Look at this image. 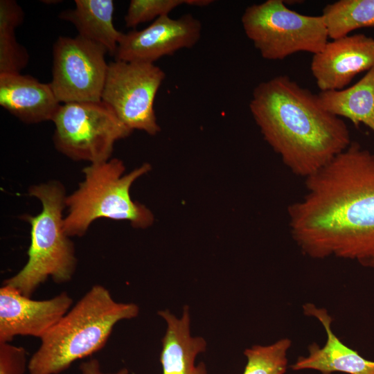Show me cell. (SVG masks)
Here are the masks:
<instances>
[{
    "label": "cell",
    "mask_w": 374,
    "mask_h": 374,
    "mask_svg": "<svg viewBox=\"0 0 374 374\" xmlns=\"http://www.w3.org/2000/svg\"><path fill=\"white\" fill-rule=\"evenodd\" d=\"M287 208L291 235L306 256L356 260L374 268V154L352 141L305 178Z\"/></svg>",
    "instance_id": "6da1fadb"
},
{
    "label": "cell",
    "mask_w": 374,
    "mask_h": 374,
    "mask_svg": "<svg viewBox=\"0 0 374 374\" xmlns=\"http://www.w3.org/2000/svg\"><path fill=\"white\" fill-rule=\"evenodd\" d=\"M249 109L264 139L285 166L305 179L352 142L346 123L325 109L317 95L286 75L259 83Z\"/></svg>",
    "instance_id": "7a4b0ae2"
},
{
    "label": "cell",
    "mask_w": 374,
    "mask_h": 374,
    "mask_svg": "<svg viewBox=\"0 0 374 374\" xmlns=\"http://www.w3.org/2000/svg\"><path fill=\"white\" fill-rule=\"evenodd\" d=\"M139 313L136 304L116 302L104 286L93 285L40 339L28 362L29 374L60 373L101 350L118 322Z\"/></svg>",
    "instance_id": "3957f363"
},
{
    "label": "cell",
    "mask_w": 374,
    "mask_h": 374,
    "mask_svg": "<svg viewBox=\"0 0 374 374\" xmlns=\"http://www.w3.org/2000/svg\"><path fill=\"white\" fill-rule=\"evenodd\" d=\"M28 195L42 204L37 215L24 214L21 218L30 226L28 260L15 275L3 281L30 298L35 291L51 278L56 283L69 282L75 271V247L64 229L66 190L58 181L30 186Z\"/></svg>",
    "instance_id": "277c9868"
},
{
    "label": "cell",
    "mask_w": 374,
    "mask_h": 374,
    "mask_svg": "<svg viewBox=\"0 0 374 374\" xmlns=\"http://www.w3.org/2000/svg\"><path fill=\"white\" fill-rule=\"evenodd\" d=\"M150 170L149 163H143L124 174L125 165L117 158L84 168L83 180L66 197L64 229L66 235L82 237L95 220L102 217L126 220L134 228L151 226L154 222L152 213L130 196L133 183Z\"/></svg>",
    "instance_id": "5b68a950"
},
{
    "label": "cell",
    "mask_w": 374,
    "mask_h": 374,
    "mask_svg": "<svg viewBox=\"0 0 374 374\" xmlns=\"http://www.w3.org/2000/svg\"><path fill=\"white\" fill-rule=\"evenodd\" d=\"M241 22L247 37L268 60H281L299 52L314 55L328 42L321 15L299 13L282 0H267L248 6Z\"/></svg>",
    "instance_id": "8992f818"
},
{
    "label": "cell",
    "mask_w": 374,
    "mask_h": 374,
    "mask_svg": "<svg viewBox=\"0 0 374 374\" xmlns=\"http://www.w3.org/2000/svg\"><path fill=\"white\" fill-rule=\"evenodd\" d=\"M55 149L73 161H108L115 143L133 132L104 102L62 104L52 121Z\"/></svg>",
    "instance_id": "52a82bcc"
},
{
    "label": "cell",
    "mask_w": 374,
    "mask_h": 374,
    "mask_svg": "<svg viewBox=\"0 0 374 374\" xmlns=\"http://www.w3.org/2000/svg\"><path fill=\"white\" fill-rule=\"evenodd\" d=\"M165 78V72L154 63L111 62L101 100L132 131L154 136L161 130L154 99Z\"/></svg>",
    "instance_id": "ba28073f"
},
{
    "label": "cell",
    "mask_w": 374,
    "mask_h": 374,
    "mask_svg": "<svg viewBox=\"0 0 374 374\" xmlns=\"http://www.w3.org/2000/svg\"><path fill=\"white\" fill-rule=\"evenodd\" d=\"M107 51L78 35L60 36L53 46L50 84L61 103L101 101Z\"/></svg>",
    "instance_id": "9c48e42d"
},
{
    "label": "cell",
    "mask_w": 374,
    "mask_h": 374,
    "mask_svg": "<svg viewBox=\"0 0 374 374\" xmlns=\"http://www.w3.org/2000/svg\"><path fill=\"white\" fill-rule=\"evenodd\" d=\"M202 29L201 21L190 13L178 18L160 17L143 29L123 33L115 60L154 63L179 50L193 48Z\"/></svg>",
    "instance_id": "30bf717a"
},
{
    "label": "cell",
    "mask_w": 374,
    "mask_h": 374,
    "mask_svg": "<svg viewBox=\"0 0 374 374\" xmlns=\"http://www.w3.org/2000/svg\"><path fill=\"white\" fill-rule=\"evenodd\" d=\"M72 303V298L65 292L37 301L3 285L0 288V344L10 343L19 335L41 339L70 310Z\"/></svg>",
    "instance_id": "8fae6325"
},
{
    "label": "cell",
    "mask_w": 374,
    "mask_h": 374,
    "mask_svg": "<svg viewBox=\"0 0 374 374\" xmlns=\"http://www.w3.org/2000/svg\"><path fill=\"white\" fill-rule=\"evenodd\" d=\"M374 66V39L364 34L328 42L313 55L310 69L321 91L344 89L359 73Z\"/></svg>",
    "instance_id": "7c38bea8"
},
{
    "label": "cell",
    "mask_w": 374,
    "mask_h": 374,
    "mask_svg": "<svg viewBox=\"0 0 374 374\" xmlns=\"http://www.w3.org/2000/svg\"><path fill=\"white\" fill-rule=\"evenodd\" d=\"M305 315L316 317L323 325L327 340L322 347L312 343L308 347V355L299 357L290 366L293 371L315 370L321 374L335 372L348 374H374V362L362 357L356 350L346 346L331 328L332 317L324 308H319L312 303L303 305Z\"/></svg>",
    "instance_id": "4fadbf2b"
},
{
    "label": "cell",
    "mask_w": 374,
    "mask_h": 374,
    "mask_svg": "<svg viewBox=\"0 0 374 374\" xmlns=\"http://www.w3.org/2000/svg\"><path fill=\"white\" fill-rule=\"evenodd\" d=\"M61 105L50 83L20 73H0V105L23 123L52 121Z\"/></svg>",
    "instance_id": "5bb4252c"
},
{
    "label": "cell",
    "mask_w": 374,
    "mask_h": 374,
    "mask_svg": "<svg viewBox=\"0 0 374 374\" xmlns=\"http://www.w3.org/2000/svg\"><path fill=\"white\" fill-rule=\"evenodd\" d=\"M158 314L167 325L160 354L162 374H208L204 362L195 363L197 356L206 350V342L190 335L188 307L184 306L181 318L168 310H159Z\"/></svg>",
    "instance_id": "9a60e30c"
},
{
    "label": "cell",
    "mask_w": 374,
    "mask_h": 374,
    "mask_svg": "<svg viewBox=\"0 0 374 374\" xmlns=\"http://www.w3.org/2000/svg\"><path fill=\"white\" fill-rule=\"evenodd\" d=\"M112 0H75V8L62 11L59 17L74 25L78 35L103 46L115 55L123 33L113 22Z\"/></svg>",
    "instance_id": "2e32d148"
},
{
    "label": "cell",
    "mask_w": 374,
    "mask_h": 374,
    "mask_svg": "<svg viewBox=\"0 0 374 374\" xmlns=\"http://www.w3.org/2000/svg\"><path fill=\"white\" fill-rule=\"evenodd\" d=\"M317 96L331 114L349 119L356 127L364 124L374 132V66L351 87L320 91Z\"/></svg>",
    "instance_id": "e0dca14e"
},
{
    "label": "cell",
    "mask_w": 374,
    "mask_h": 374,
    "mask_svg": "<svg viewBox=\"0 0 374 374\" xmlns=\"http://www.w3.org/2000/svg\"><path fill=\"white\" fill-rule=\"evenodd\" d=\"M24 18L16 1H0V73H19L28 63V53L15 36V29Z\"/></svg>",
    "instance_id": "ac0fdd59"
},
{
    "label": "cell",
    "mask_w": 374,
    "mask_h": 374,
    "mask_svg": "<svg viewBox=\"0 0 374 374\" xmlns=\"http://www.w3.org/2000/svg\"><path fill=\"white\" fill-rule=\"evenodd\" d=\"M321 16L328 37L339 39L356 29L374 27V0H339L327 4Z\"/></svg>",
    "instance_id": "d6986e66"
},
{
    "label": "cell",
    "mask_w": 374,
    "mask_h": 374,
    "mask_svg": "<svg viewBox=\"0 0 374 374\" xmlns=\"http://www.w3.org/2000/svg\"><path fill=\"white\" fill-rule=\"evenodd\" d=\"M290 346L291 341L284 338L268 346L255 345L247 348L244 352L247 364L242 374H284Z\"/></svg>",
    "instance_id": "ffe728a7"
},
{
    "label": "cell",
    "mask_w": 374,
    "mask_h": 374,
    "mask_svg": "<svg viewBox=\"0 0 374 374\" xmlns=\"http://www.w3.org/2000/svg\"><path fill=\"white\" fill-rule=\"evenodd\" d=\"M185 0H131L125 16V25L135 28L141 23L169 15V13Z\"/></svg>",
    "instance_id": "44dd1931"
},
{
    "label": "cell",
    "mask_w": 374,
    "mask_h": 374,
    "mask_svg": "<svg viewBox=\"0 0 374 374\" xmlns=\"http://www.w3.org/2000/svg\"><path fill=\"white\" fill-rule=\"evenodd\" d=\"M26 355L23 347L0 344V374H24L28 368Z\"/></svg>",
    "instance_id": "7402d4cb"
},
{
    "label": "cell",
    "mask_w": 374,
    "mask_h": 374,
    "mask_svg": "<svg viewBox=\"0 0 374 374\" xmlns=\"http://www.w3.org/2000/svg\"><path fill=\"white\" fill-rule=\"evenodd\" d=\"M81 374H128V370L123 368L114 373H105L100 369L98 359L92 358L87 362H83L80 366Z\"/></svg>",
    "instance_id": "603a6c76"
},
{
    "label": "cell",
    "mask_w": 374,
    "mask_h": 374,
    "mask_svg": "<svg viewBox=\"0 0 374 374\" xmlns=\"http://www.w3.org/2000/svg\"><path fill=\"white\" fill-rule=\"evenodd\" d=\"M212 0H185V4L197 7H205L211 4Z\"/></svg>",
    "instance_id": "cb8c5ba5"
}]
</instances>
